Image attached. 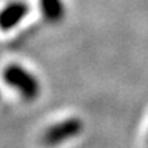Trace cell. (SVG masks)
<instances>
[{"label": "cell", "mask_w": 148, "mask_h": 148, "mask_svg": "<svg viewBox=\"0 0 148 148\" xmlns=\"http://www.w3.org/2000/svg\"><path fill=\"white\" fill-rule=\"evenodd\" d=\"M0 99H2V93H0Z\"/></svg>", "instance_id": "obj_5"}, {"label": "cell", "mask_w": 148, "mask_h": 148, "mask_svg": "<svg viewBox=\"0 0 148 148\" xmlns=\"http://www.w3.org/2000/svg\"><path fill=\"white\" fill-rule=\"evenodd\" d=\"M29 12V6L23 2H12L0 10V31H10L19 25Z\"/></svg>", "instance_id": "obj_3"}, {"label": "cell", "mask_w": 148, "mask_h": 148, "mask_svg": "<svg viewBox=\"0 0 148 148\" xmlns=\"http://www.w3.org/2000/svg\"><path fill=\"white\" fill-rule=\"evenodd\" d=\"M83 129H84V122L82 118H79V116L65 118L57 123L49 125L44 131L41 141L45 147L54 148V147L62 145L64 142H67L70 139L80 136Z\"/></svg>", "instance_id": "obj_2"}, {"label": "cell", "mask_w": 148, "mask_h": 148, "mask_svg": "<svg viewBox=\"0 0 148 148\" xmlns=\"http://www.w3.org/2000/svg\"><path fill=\"white\" fill-rule=\"evenodd\" d=\"M39 8L44 19L49 23H58L65 16L64 0H39Z\"/></svg>", "instance_id": "obj_4"}, {"label": "cell", "mask_w": 148, "mask_h": 148, "mask_svg": "<svg viewBox=\"0 0 148 148\" xmlns=\"http://www.w3.org/2000/svg\"><path fill=\"white\" fill-rule=\"evenodd\" d=\"M2 77L5 83L16 90L23 100L34 102L41 96V82L35 74L21 64H9L3 68Z\"/></svg>", "instance_id": "obj_1"}]
</instances>
